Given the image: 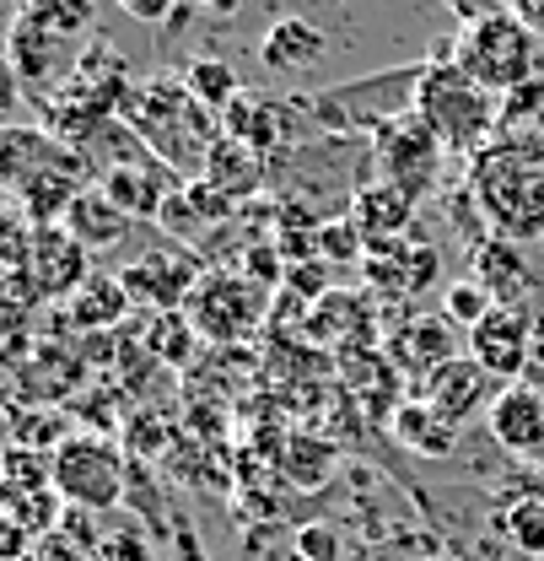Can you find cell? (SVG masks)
Segmentation results:
<instances>
[{
    "label": "cell",
    "instance_id": "obj_1",
    "mask_svg": "<svg viewBox=\"0 0 544 561\" xmlns=\"http://www.w3.org/2000/svg\"><path fill=\"white\" fill-rule=\"evenodd\" d=\"M470 195L496 238H544V130H501L470 157Z\"/></svg>",
    "mask_w": 544,
    "mask_h": 561
},
{
    "label": "cell",
    "instance_id": "obj_2",
    "mask_svg": "<svg viewBox=\"0 0 544 561\" xmlns=\"http://www.w3.org/2000/svg\"><path fill=\"white\" fill-rule=\"evenodd\" d=\"M119 119L136 130V140L167 168V173H178V184L200 179L210 146L221 140L216 114L189 92L184 76H151V81L130 87Z\"/></svg>",
    "mask_w": 544,
    "mask_h": 561
},
{
    "label": "cell",
    "instance_id": "obj_3",
    "mask_svg": "<svg viewBox=\"0 0 544 561\" xmlns=\"http://www.w3.org/2000/svg\"><path fill=\"white\" fill-rule=\"evenodd\" d=\"M409 108L437 136V146L453 151V157H475V151H485L490 140L501 136V98L475 87L464 70L453 66V55H431L426 66L415 70Z\"/></svg>",
    "mask_w": 544,
    "mask_h": 561
},
{
    "label": "cell",
    "instance_id": "obj_4",
    "mask_svg": "<svg viewBox=\"0 0 544 561\" xmlns=\"http://www.w3.org/2000/svg\"><path fill=\"white\" fill-rule=\"evenodd\" d=\"M448 55H453V66L464 70L475 87H485L490 98H507V92H518V87L534 81V70H540V38L507 5H490V11H479V16H470L459 27V38H453Z\"/></svg>",
    "mask_w": 544,
    "mask_h": 561
},
{
    "label": "cell",
    "instance_id": "obj_5",
    "mask_svg": "<svg viewBox=\"0 0 544 561\" xmlns=\"http://www.w3.org/2000/svg\"><path fill=\"white\" fill-rule=\"evenodd\" d=\"M49 470H55V491L66 496V507H81V513L119 507L125 486H130V459L103 432H70L49 454Z\"/></svg>",
    "mask_w": 544,
    "mask_h": 561
},
{
    "label": "cell",
    "instance_id": "obj_6",
    "mask_svg": "<svg viewBox=\"0 0 544 561\" xmlns=\"http://www.w3.org/2000/svg\"><path fill=\"white\" fill-rule=\"evenodd\" d=\"M184 313H189V324L200 330L205 341L238 346V341H248V335L259 330V319H265V291L243 276V271H205V280L195 286V297L184 302Z\"/></svg>",
    "mask_w": 544,
    "mask_h": 561
},
{
    "label": "cell",
    "instance_id": "obj_7",
    "mask_svg": "<svg viewBox=\"0 0 544 561\" xmlns=\"http://www.w3.org/2000/svg\"><path fill=\"white\" fill-rule=\"evenodd\" d=\"M367 130H372L378 168L389 173V184H400L409 195H420L426 184H437V157H442V146L415 119V108L394 114V119H389V114H383V119H367Z\"/></svg>",
    "mask_w": 544,
    "mask_h": 561
},
{
    "label": "cell",
    "instance_id": "obj_8",
    "mask_svg": "<svg viewBox=\"0 0 544 561\" xmlns=\"http://www.w3.org/2000/svg\"><path fill=\"white\" fill-rule=\"evenodd\" d=\"M534 341H540V335H534V319H529L518 302H496L475 330H470L464 351L475 356L496 383H518V378L534 367Z\"/></svg>",
    "mask_w": 544,
    "mask_h": 561
},
{
    "label": "cell",
    "instance_id": "obj_9",
    "mask_svg": "<svg viewBox=\"0 0 544 561\" xmlns=\"http://www.w3.org/2000/svg\"><path fill=\"white\" fill-rule=\"evenodd\" d=\"M119 280H125V291H130L136 308L178 313V302H189L195 286L205 280V265L195 260L189 243H178V249H151V254H140L136 265L119 271Z\"/></svg>",
    "mask_w": 544,
    "mask_h": 561
},
{
    "label": "cell",
    "instance_id": "obj_10",
    "mask_svg": "<svg viewBox=\"0 0 544 561\" xmlns=\"http://www.w3.org/2000/svg\"><path fill=\"white\" fill-rule=\"evenodd\" d=\"M415 394H420V400H426L437 416H448L453 426H464L470 416H479V411H490V405H496L501 383H496V378L479 367L475 356L464 351V356L442 362V367H437V373H431V378L415 389Z\"/></svg>",
    "mask_w": 544,
    "mask_h": 561
},
{
    "label": "cell",
    "instance_id": "obj_11",
    "mask_svg": "<svg viewBox=\"0 0 544 561\" xmlns=\"http://www.w3.org/2000/svg\"><path fill=\"white\" fill-rule=\"evenodd\" d=\"M86 286V249L66 232V221L38 227L27 249V291L33 297H76Z\"/></svg>",
    "mask_w": 544,
    "mask_h": 561
},
{
    "label": "cell",
    "instance_id": "obj_12",
    "mask_svg": "<svg viewBox=\"0 0 544 561\" xmlns=\"http://www.w3.org/2000/svg\"><path fill=\"white\" fill-rule=\"evenodd\" d=\"M485 426H490V443L501 454H512L518 465H529V454L544 443V389L534 383H501L496 405L485 411Z\"/></svg>",
    "mask_w": 544,
    "mask_h": 561
},
{
    "label": "cell",
    "instance_id": "obj_13",
    "mask_svg": "<svg viewBox=\"0 0 544 561\" xmlns=\"http://www.w3.org/2000/svg\"><path fill=\"white\" fill-rule=\"evenodd\" d=\"M409 216H415V195L400 190V184H389V179L361 184V190L350 195V221H356V232H361L367 254H383V249L405 243L409 238Z\"/></svg>",
    "mask_w": 544,
    "mask_h": 561
},
{
    "label": "cell",
    "instance_id": "obj_14",
    "mask_svg": "<svg viewBox=\"0 0 544 561\" xmlns=\"http://www.w3.org/2000/svg\"><path fill=\"white\" fill-rule=\"evenodd\" d=\"M97 190L125 210L130 221H140V216L157 221V210L167 206V195H173L178 184H173V173H167L162 162H146V157H140V162H108V168L97 173Z\"/></svg>",
    "mask_w": 544,
    "mask_h": 561
},
{
    "label": "cell",
    "instance_id": "obj_15",
    "mask_svg": "<svg viewBox=\"0 0 544 561\" xmlns=\"http://www.w3.org/2000/svg\"><path fill=\"white\" fill-rule=\"evenodd\" d=\"M66 44L70 38L49 33V27L33 22L27 11H16L11 27H5V60L16 66L22 87H55V76L66 66Z\"/></svg>",
    "mask_w": 544,
    "mask_h": 561
},
{
    "label": "cell",
    "instance_id": "obj_16",
    "mask_svg": "<svg viewBox=\"0 0 544 561\" xmlns=\"http://www.w3.org/2000/svg\"><path fill=\"white\" fill-rule=\"evenodd\" d=\"M453 356H459V335H453V324H448L442 313L409 319L405 330L389 341V367H400L415 383H426V378H431L442 362H453Z\"/></svg>",
    "mask_w": 544,
    "mask_h": 561
},
{
    "label": "cell",
    "instance_id": "obj_17",
    "mask_svg": "<svg viewBox=\"0 0 544 561\" xmlns=\"http://www.w3.org/2000/svg\"><path fill=\"white\" fill-rule=\"evenodd\" d=\"M329 55V33L313 27L308 16H275L259 38V66L275 76H302Z\"/></svg>",
    "mask_w": 544,
    "mask_h": 561
},
{
    "label": "cell",
    "instance_id": "obj_18",
    "mask_svg": "<svg viewBox=\"0 0 544 561\" xmlns=\"http://www.w3.org/2000/svg\"><path fill=\"white\" fill-rule=\"evenodd\" d=\"M361 271H367V286H378V291H394V297H415V291H426L437 271H442V254L431 249V243H394V249H383V254H367L361 260Z\"/></svg>",
    "mask_w": 544,
    "mask_h": 561
},
{
    "label": "cell",
    "instance_id": "obj_19",
    "mask_svg": "<svg viewBox=\"0 0 544 561\" xmlns=\"http://www.w3.org/2000/svg\"><path fill=\"white\" fill-rule=\"evenodd\" d=\"M221 136L243 140L248 151H280L291 140V108L275 103V98H254V92H238V103L221 114Z\"/></svg>",
    "mask_w": 544,
    "mask_h": 561
},
{
    "label": "cell",
    "instance_id": "obj_20",
    "mask_svg": "<svg viewBox=\"0 0 544 561\" xmlns=\"http://www.w3.org/2000/svg\"><path fill=\"white\" fill-rule=\"evenodd\" d=\"M389 432H394V443H405L409 454H420V459H448V454L459 448V426H453L448 416H437L420 394L394 400Z\"/></svg>",
    "mask_w": 544,
    "mask_h": 561
},
{
    "label": "cell",
    "instance_id": "obj_21",
    "mask_svg": "<svg viewBox=\"0 0 544 561\" xmlns=\"http://www.w3.org/2000/svg\"><path fill=\"white\" fill-rule=\"evenodd\" d=\"M66 232L86 249V254H97V249H114L125 232H130V216L114 206L97 184L92 190H81L76 201H70V210H66Z\"/></svg>",
    "mask_w": 544,
    "mask_h": 561
},
{
    "label": "cell",
    "instance_id": "obj_22",
    "mask_svg": "<svg viewBox=\"0 0 544 561\" xmlns=\"http://www.w3.org/2000/svg\"><path fill=\"white\" fill-rule=\"evenodd\" d=\"M210 190H221L227 201H248L259 184H265V157L259 151H248L243 140L221 136L210 146V157H205V173H200Z\"/></svg>",
    "mask_w": 544,
    "mask_h": 561
},
{
    "label": "cell",
    "instance_id": "obj_23",
    "mask_svg": "<svg viewBox=\"0 0 544 561\" xmlns=\"http://www.w3.org/2000/svg\"><path fill=\"white\" fill-rule=\"evenodd\" d=\"M130 291H125V280L119 276H86V286L70 297V319H76V330H86V335H108L114 324H125L130 319Z\"/></svg>",
    "mask_w": 544,
    "mask_h": 561
},
{
    "label": "cell",
    "instance_id": "obj_24",
    "mask_svg": "<svg viewBox=\"0 0 544 561\" xmlns=\"http://www.w3.org/2000/svg\"><path fill=\"white\" fill-rule=\"evenodd\" d=\"M335 465H340V448L324 443V437H308V432L286 437V448H280V476L297 491H319L335 476Z\"/></svg>",
    "mask_w": 544,
    "mask_h": 561
},
{
    "label": "cell",
    "instance_id": "obj_25",
    "mask_svg": "<svg viewBox=\"0 0 544 561\" xmlns=\"http://www.w3.org/2000/svg\"><path fill=\"white\" fill-rule=\"evenodd\" d=\"M496 524L507 546L518 551V561H544V496H507Z\"/></svg>",
    "mask_w": 544,
    "mask_h": 561
},
{
    "label": "cell",
    "instance_id": "obj_26",
    "mask_svg": "<svg viewBox=\"0 0 544 561\" xmlns=\"http://www.w3.org/2000/svg\"><path fill=\"white\" fill-rule=\"evenodd\" d=\"M184 81H189V92L200 98L205 108L221 119L232 103H238V70L227 66V60H210V55H200V60H189V70H184Z\"/></svg>",
    "mask_w": 544,
    "mask_h": 561
},
{
    "label": "cell",
    "instance_id": "obj_27",
    "mask_svg": "<svg viewBox=\"0 0 544 561\" xmlns=\"http://www.w3.org/2000/svg\"><path fill=\"white\" fill-rule=\"evenodd\" d=\"M195 341L200 330L189 324V313H157L151 319V335H146V351L167 367H189L195 362Z\"/></svg>",
    "mask_w": 544,
    "mask_h": 561
},
{
    "label": "cell",
    "instance_id": "obj_28",
    "mask_svg": "<svg viewBox=\"0 0 544 561\" xmlns=\"http://www.w3.org/2000/svg\"><path fill=\"white\" fill-rule=\"evenodd\" d=\"M286 557L291 561H345V540H340V529H335V524L308 518V524H297V529H291Z\"/></svg>",
    "mask_w": 544,
    "mask_h": 561
},
{
    "label": "cell",
    "instance_id": "obj_29",
    "mask_svg": "<svg viewBox=\"0 0 544 561\" xmlns=\"http://www.w3.org/2000/svg\"><path fill=\"white\" fill-rule=\"evenodd\" d=\"M490 308H496V297H490L479 280H453V286L442 291V319H448L453 330H475Z\"/></svg>",
    "mask_w": 544,
    "mask_h": 561
},
{
    "label": "cell",
    "instance_id": "obj_30",
    "mask_svg": "<svg viewBox=\"0 0 544 561\" xmlns=\"http://www.w3.org/2000/svg\"><path fill=\"white\" fill-rule=\"evenodd\" d=\"M22 11L33 22H44L49 33H60V38H81L86 22H92V5L86 0H22Z\"/></svg>",
    "mask_w": 544,
    "mask_h": 561
},
{
    "label": "cell",
    "instance_id": "obj_31",
    "mask_svg": "<svg viewBox=\"0 0 544 561\" xmlns=\"http://www.w3.org/2000/svg\"><path fill=\"white\" fill-rule=\"evenodd\" d=\"M313 243H319V260H324V265H340V260L367 254V243H361V232H356V221H350V216L313 227Z\"/></svg>",
    "mask_w": 544,
    "mask_h": 561
},
{
    "label": "cell",
    "instance_id": "obj_32",
    "mask_svg": "<svg viewBox=\"0 0 544 561\" xmlns=\"http://www.w3.org/2000/svg\"><path fill=\"white\" fill-rule=\"evenodd\" d=\"M544 114V81L534 76L529 87H518V92H507L501 98V130H518V119H523V130H529V119H540Z\"/></svg>",
    "mask_w": 544,
    "mask_h": 561
},
{
    "label": "cell",
    "instance_id": "obj_33",
    "mask_svg": "<svg viewBox=\"0 0 544 561\" xmlns=\"http://www.w3.org/2000/svg\"><path fill=\"white\" fill-rule=\"evenodd\" d=\"M157 221H162V227H167L173 238H184V243H189V238H195V232L205 227L200 210H195V201H189V190H184V184H178V190L167 195V206L157 210Z\"/></svg>",
    "mask_w": 544,
    "mask_h": 561
},
{
    "label": "cell",
    "instance_id": "obj_34",
    "mask_svg": "<svg viewBox=\"0 0 544 561\" xmlns=\"http://www.w3.org/2000/svg\"><path fill=\"white\" fill-rule=\"evenodd\" d=\"M167 421L151 416V411H140L130 416V448H136L140 459H151V454H162V443H178V432H162Z\"/></svg>",
    "mask_w": 544,
    "mask_h": 561
},
{
    "label": "cell",
    "instance_id": "obj_35",
    "mask_svg": "<svg viewBox=\"0 0 544 561\" xmlns=\"http://www.w3.org/2000/svg\"><path fill=\"white\" fill-rule=\"evenodd\" d=\"M92 561H151V546L136 529H114V535H103V546H97Z\"/></svg>",
    "mask_w": 544,
    "mask_h": 561
},
{
    "label": "cell",
    "instance_id": "obj_36",
    "mask_svg": "<svg viewBox=\"0 0 544 561\" xmlns=\"http://www.w3.org/2000/svg\"><path fill=\"white\" fill-rule=\"evenodd\" d=\"M33 551H38V540L0 507V561H33Z\"/></svg>",
    "mask_w": 544,
    "mask_h": 561
},
{
    "label": "cell",
    "instance_id": "obj_37",
    "mask_svg": "<svg viewBox=\"0 0 544 561\" xmlns=\"http://www.w3.org/2000/svg\"><path fill=\"white\" fill-rule=\"evenodd\" d=\"M119 11L125 16H136V22H173L178 11H184V0H119Z\"/></svg>",
    "mask_w": 544,
    "mask_h": 561
},
{
    "label": "cell",
    "instance_id": "obj_38",
    "mask_svg": "<svg viewBox=\"0 0 544 561\" xmlns=\"http://www.w3.org/2000/svg\"><path fill=\"white\" fill-rule=\"evenodd\" d=\"M275 260H280L275 249H248V265H243V276L254 280V286H259V280H265V286L286 280V265H275Z\"/></svg>",
    "mask_w": 544,
    "mask_h": 561
},
{
    "label": "cell",
    "instance_id": "obj_39",
    "mask_svg": "<svg viewBox=\"0 0 544 561\" xmlns=\"http://www.w3.org/2000/svg\"><path fill=\"white\" fill-rule=\"evenodd\" d=\"M16 103H22V76L0 49V114H16Z\"/></svg>",
    "mask_w": 544,
    "mask_h": 561
},
{
    "label": "cell",
    "instance_id": "obj_40",
    "mask_svg": "<svg viewBox=\"0 0 544 561\" xmlns=\"http://www.w3.org/2000/svg\"><path fill=\"white\" fill-rule=\"evenodd\" d=\"M501 5H507L534 38H544V0H501Z\"/></svg>",
    "mask_w": 544,
    "mask_h": 561
},
{
    "label": "cell",
    "instance_id": "obj_41",
    "mask_svg": "<svg viewBox=\"0 0 544 561\" xmlns=\"http://www.w3.org/2000/svg\"><path fill=\"white\" fill-rule=\"evenodd\" d=\"M173 551H178V561H205L200 551V535L184 524V518H173Z\"/></svg>",
    "mask_w": 544,
    "mask_h": 561
},
{
    "label": "cell",
    "instance_id": "obj_42",
    "mask_svg": "<svg viewBox=\"0 0 544 561\" xmlns=\"http://www.w3.org/2000/svg\"><path fill=\"white\" fill-rule=\"evenodd\" d=\"M286 286H291V291L319 297V291H324V265H308V271H302V265H291V271H286Z\"/></svg>",
    "mask_w": 544,
    "mask_h": 561
},
{
    "label": "cell",
    "instance_id": "obj_43",
    "mask_svg": "<svg viewBox=\"0 0 544 561\" xmlns=\"http://www.w3.org/2000/svg\"><path fill=\"white\" fill-rule=\"evenodd\" d=\"M184 5H200V11H216V16H232L243 0H184Z\"/></svg>",
    "mask_w": 544,
    "mask_h": 561
},
{
    "label": "cell",
    "instance_id": "obj_44",
    "mask_svg": "<svg viewBox=\"0 0 544 561\" xmlns=\"http://www.w3.org/2000/svg\"><path fill=\"white\" fill-rule=\"evenodd\" d=\"M529 470H534V476H540V481H544V443H540V448H534V454H529Z\"/></svg>",
    "mask_w": 544,
    "mask_h": 561
},
{
    "label": "cell",
    "instance_id": "obj_45",
    "mask_svg": "<svg viewBox=\"0 0 544 561\" xmlns=\"http://www.w3.org/2000/svg\"><path fill=\"white\" fill-rule=\"evenodd\" d=\"M426 561H470V557H459V551H437V557H426Z\"/></svg>",
    "mask_w": 544,
    "mask_h": 561
},
{
    "label": "cell",
    "instance_id": "obj_46",
    "mask_svg": "<svg viewBox=\"0 0 544 561\" xmlns=\"http://www.w3.org/2000/svg\"><path fill=\"white\" fill-rule=\"evenodd\" d=\"M86 5H97V0H86Z\"/></svg>",
    "mask_w": 544,
    "mask_h": 561
}]
</instances>
